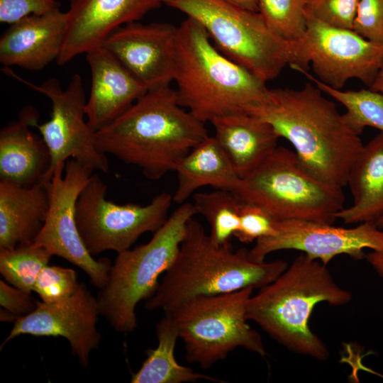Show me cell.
Listing matches in <instances>:
<instances>
[{"mask_svg":"<svg viewBox=\"0 0 383 383\" xmlns=\"http://www.w3.org/2000/svg\"><path fill=\"white\" fill-rule=\"evenodd\" d=\"M52 256L35 242L0 249L1 274L10 284L31 294L39 273L49 264Z\"/></svg>","mask_w":383,"mask_h":383,"instance_id":"cell-28","label":"cell"},{"mask_svg":"<svg viewBox=\"0 0 383 383\" xmlns=\"http://www.w3.org/2000/svg\"><path fill=\"white\" fill-rule=\"evenodd\" d=\"M2 71L47 96L52 104L50 118L35 124L47 145L51 165L45 179L50 180L55 168L74 159L101 172L109 171L106 155L96 144V132L88 123L86 115L87 99L81 76L74 74L65 89L56 78H50L40 85L30 82L9 68Z\"/></svg>","mask_w":383,"mask_h":383,"instance_id":"cell-11","label":"cell"},{"mask_svg":"<svg viewBox=\"0 0 383 383\" xmlns=\"http://www.w3.org/2000/svg\"><path fill=\"white\" fill-rule=\"evenodd\" d=\"M177 186L173 201L182 204L197 189L210 186L234 192L241 178L214 136L208 135L176 164Z\"/></svg>","mask_w":383,"mask_h":383,"instance_id":"cell-23","label":"cell"},{"mask_svg":"<svg viewBox=\"0 0 383 383\" xmlns=\"http://www.w3.org/2000/svg\"><path fill=\"white\" fill-rule=\"evenodd\" d=\"M79 285L77 274L74 270L48 265L39 273L33 292L43 302L52 304L71 296Z\"/></svg>","mask_w":383,"mask_h":383,"instance_id":"cell-30","label":"cell"},{"mask_svg":"<svg viewBox=\"0 0 383 383\" xmlns=\"http://www.w3.org/2000/svg\"><path fill=\"white\" fill-rule=\"evenodd\" d=\"M246 113L268 122L293 145L301 167L328 185H347L363 148L360 137L335 104L313 82L299 89H268L265 98Z\"/></svg>","mask_w":383,"mask_h":383,"instance_id":"cell-1","label":"cell"},{"mask_svg":"<svg viewBox=\"0 0 383 383\" xmlns=\"http://www.w3.org/2000/svg\"><path fill=\"white\" fill-rule=\"evenodd\" d=\"M376 225L377 226L378 228H379L380 229L383 228V216L379 218L376 222H375Z\"/></svg>","mask_w":383,"mask_h":383,"instance_id":"cell-39","label":"cell"},{"mask_svg":"<svg viewBox=\"0 0 383 383\" xmlns=\"http://www.w3.org/2000/svg\"><path fill=\"white\" fill-rule=\"evenodd\" d=\"M249 250H234L230 242L217 245L204 226L192 218L176 259L149 299L145 308L170 314L186 301L200 296L262 288L287 267L281 260L257 262Z\"/></svg>","mask_w":383,"mask_h":383,"instance_id":"cell-3","label":"cell"},{"mask_svg":"<svg viewBox=\"0 0 383 383\" xmlns=\"http://www.w3.org/2000/svg\"><path fill=\"white\" fill-rule=\"evenodd\" d=\"M305 76L323 93L342 104L346 109L344 117L351 128L360 135L366 126L383 133V96L370 89L343 91L331 87L313 77L307 70L291 67Z\"/></svg>","mask_w":383,"mask_h":383,"instance_id":"cell-26","label":"cell"},{"mask_svg":"<svg viewBox=\"0 0 383 383\" xmlns=\"http://www.w3.org/2000/svg\"><path fill=\"white\" fill-rule=\"evenodd\" d=\"M177 27L168 23L123 25L103 43L148 90L174 80Z\"/></svg>","mask_w":383,"mask_h":383,"instance_id":"cell-16","label":"cell"},{"mask_svg":"<svg viewBox=\"0 0 383 383\" xmlns=\"http://www.w3.org/2000/svg\"><path fill=\"white\" fill-rule=\"evenodd\" d=\"M305 0H258V12L282 39L292 42L306 30Z\"/></svg>","mask_w":383,"mask_h":383,"instance_id":"cell-29","label":"cell"},{"mask_svg":"<svg viewBox=\"0 0 383 383\" xmlns=\"http://www.w3.org/2000/svg\"><path fill=\"white\" fill-rule=\"evenodd\" d=\"M196 213L201 214L210 226V238L217 245L230 242L240 226V201L233 192L216 189L193 196Z\"/></svg>","mask_w":383,"mask_h":383,"instance_id":"cell-27","label":"cell"},{"mask_svg":"<svg viewBox=\"0 0 383 383\" xmlns=\"http://www.w3.org/2000/svg\"><path fill=\"white\" fill-rule=\"evenodd\" d=\"M48 181L24 186L0 179V249L35 241L49 209Z\"/></svg>","mask_w":383,"mask_h":383,"instance_id":"cell-21","label":"cell"},{"mask_svg":"<svg viewBox=\"0 0 383 383\" xmlns=\"http://www.w3.org/2000/svg\"><path fill=\"white\" fill-rule=\"evenodd\" d=\"M107 186L92 174L80 192L75 218L80 237L92 255L127 250L145 233L155 232L165 222L172 195L162 192L145 206L118 204L106 199Z\"/></svg>","mask_w":383,"mask_h":383,"instance_id":"cell-10","label":"cell"},{"mask_svg":"<svg viewBox=\"0 0 383 383\" xmlns=\"http://www.w3.org/2000/svg\"><path fill=\"white\" fill-rule=\"evenodd\" d=\"M370 89L383 96V67L378 72L374 82L370 87Z\"/></svg>","mask_w":383,"mask_h":383,"instance_id":"cell-38","label":"cell"},{"mask_svg":"<svg viewBox=\"0 0 383 383\" xmlns=\"http://www.w3.org/2000/svg\"><path fill=\"white\" fill-rule=\"evenodd\" d=\"M240 8L258 12V0H226Z\"/></svg>","mask_w":383,"mask_h":383,"instance_id":"cell-37","label":"cell"},{"mask_svg":"<svg viewBox=\"0 0 383 383\" xmlns=\"http://www.w3.org/2000/svg\"><path fill=\"white\" fill-rule=\"evenodd\" d=\"M173 81L179 105L204 123L246 113L268 90L265 81L221 53L189 17L177 27Z\"/></svg>","mask_w":383,"mask_h":383,"instance_id":"cell-4","label":"cell"},{"mask_svg":"<svg viewBox=\"0 0 383 383\" xmlns=\"http://www.w3.org/2000/svg\"><path fill=\"white\" fill-rule=\"evenodd\" d=\"M240 226L235 237L244 243L276 235L275 219L262 208L241 202L239 209Z\"/></svg>","mask_w":383,"mask_h":383,"instance_id":"cell-32","label":"cell"},{"mask_svg":"<svg viewBox=\"0 0 383 383\" xmlns=\"http://www.w3.org/2000/svg\"><path fill=\"white\" fill-rule=\"evenodd\" d=\"M67 23V13L59 9L11 24L0 38V62L4 67L42 70L60 55Z\"/></svg>","mask_w":383,"mask_h":383,"instance_id":"cell-19","label":"cell"},{"mask_svg":"<svg viewBox=\"0 0 383 383\" xmlns=\"http://www.w3.org/2000/svg\"><path fill=\"white\" fill-rule=\"evenodd\" d=\"M100 315L97 297L83 283L67 299L52 304L36 301L35 309L13 323L1 347L17 336H61L70 343L72 353L83 367L89 363L90 354L97 349L101 334L97 330Z\"/></svg>","mask_w":383,"mask_h":383,"instance_id":"cell-15","label":"cell"},{"mask_svg":"<svg viewBox=\"0 0 383 383\" xmlns=\"http://www.w3.org/2000/svg\"><path fill=\"white\" fill-rule=\"evenodd\" d=\"M196 214L193 204H179L147 243L117 253L107 284L97 295L100 315L120 333L137 328L135 309L154 294L159 277L176 259L188 221Z\"/></svg>","mask_w":383,"mask_h":383,"instance_id":"cell-6","label":"cell"},{"mask_svg":"<svg viewBox=\"0 0 383 383\" xmlns=\"http://www.w3.org/2000/svg\"><path fill=\"white\" fill-rule=\"evenodd\" d=\"M351 297L335 282L326 265L302 253L250 297L246 316L290 350L323 360L329 353L309 328L311 314L320 302L341 306Z\"/></svg>","mask_w":383,"mask_h":383,"instance_id":"cell-5","label":"cell"},{"mask_svg":"<svg viewBox=\"0 0 383 383\" xmlns=\"http://www.w3.org/2000/svg\"><path fill=\"white\" fill-rule=\"evenodd\" d=\"M353 30L367 40L383 44V0H360Z\"/></svg>","mask_w":383,"mask_h":383,"instance_id":"cell-33","label":"cell"},{"mask_svg":"<svg viewBox=\"0 0 383 383\" xmlns=\"http://www.w3.org/2000/svg\"><path fill=\"white\" fill-rule=\"evenodd\" d=\"M93 170L74 159L57 166L48 181L50 205L47 217L35 243L51 255L60 257L82 270L96 287L108 283L111 268L109 259L95 260L79 233L76 204L93 174Z\"/></svg>","mask_w":383,"mask_h":383,"instance_id":"cell-13","label":"cell"},{"mask_svg":"<svg viewBox=\"0 0 383 383\" xmlns=\"http://www.w3.org/2000/svg\"><path fill=\"white\" fill-rule=\"evenodd\" d=\"M158 344L147 353L140 368L132 374V383H182L204 379L213 382L226 381L213 376L195 372L192 368L179 365L174 357L179 337L177 328L170 315L165 314L156 326Z\"/></svg>","mask_w":383,"mask_h":383,"instance_id":"cell-25","label":"cell"},{"mask_svg":"<svg viewBox=\"0 0 383 383\" xmlns=\"http://www.w3.org/2000/svg\"><path fill=\"white\" fill-rule=\"evenodd\" d=\"M86 60L91 76L86 115L96 132L123 114L148 89L104 46L87 52Z\"/></svg>","mask_w":383,"mask_h":383,"instance_id":"cell-18","label":"cell"},{"mask_svg":"<svg viewBox=\"0 0 383 383\" xmlns=\"http://www.w3.org/2000/svg\"><path fill=\"white\" fill-rule=\"evenodd\" d=\"M61 4L57 0H0V22L13 24L31 15L59 10Z\"/></svg>","mask_w":383,"mask_h":383,"instance_id":"cell-35","label":"cell"},{"mask_svg":"<svg viewBox=\"0 0 383 383\" xmlns=\"http://www.w3.org/2000/svg\"><path fill=\"white\" fill-rule=\"evenodd\" d=\"M38 111L25 106L18 120L0 131V179L30 186L45 179L51 157L42 137L31 131L38 123Z\"/></svg>","mask_w":383,"mask_h":383,"instance_id":"cell-20","label":"cell"},{"mask_svg":"<svg viewBox=\"0 0 383 383\" xmlns=\"http://www.w3.org/2000/svg\"><path fill=\"white\" fill-rule=\"evenodd\" d=\"M369 264L383 278V250L372 251L365 257Z\"/></svg>","mask_w":383,"mask_h":383,"instance_id":"cell-36","label":"cell"},{"mask_svg":"<svg viewBox=\"0 0 383 383\" xmlns=\"http://www.w3.org/2000/svg\"><path fill=\"white\" fill-rule=\"evenodd\" d=\"M209 135L205 123L177 101L170 86L148 90L123 114L96 132L99 149L139 167L150 180L174 171L177 162Z\"/></svg>","mask_w":383,"mask_h":383,"instance_id":"cell-2","label":"cell"},{"mask_svg":"<svg viewBox=\"0 0 383 383\" xmlns=\"http://www.w3.org/2000/svg\"><path fill=\"white\" fill-rule=\"evenodd\" d=\"M291 45L290 67L307 70L311 64L318 79L338 89L351 79L370 87L383 67V44L313 19H307L305 32Z\"/></svg>","mask_w":383,"mask_h":383,"instance_id":"cell-12","label":"cell"},{"mask_svg":"<svg viewBox=\"0 0 383 383\" xmlns=\"http://www.w3.org/2000/svg\"><path fill=\"white\" fill-rule=\"evenodd\" d=\"M162 4L160 0H70L67 30L57 64L62 66L102 46L116 29L139 21Z\"/></svg>","mask_w":383,"mask_h":383,"instance_id":"cell-17","label":"cell"},{"mask_svg":"<svg viewBox=\"0 0 383 383\" xmlns=\"http://www.w3.org/2000/svg\"><path fill=\"white\" fill-rule=\"evenodd\" d=\"M214 137L242 179L260 165L277 148L280 138L263 119L245 112L214 118Z\"/></svg>","mask_w":383,"mask_h":383,"instance_id":"cell-22","label":"cell"},{"mask_svg":"<svg viewBox=\"0 0 383 383\" xmlns=\"http://www.w3.org/2000/svg\"><path fill=\"white\" fill-rule=\"evenodd\" d=\"M199 22L225 56L267 82L292 62L291 42L277 35L259 12L226 0H160Z\"/></svg>","mask_w":383,"mask_h":383,"instance_id":"cell-8","label":"cell"},{"mask_svg":"<svg viewBox=\"0 0 383 383\" xmlns=\"http://www.w3.org/2000/svg\"><path fill=\"white\" fill-rule=\"evenodd\" d=\"M253 289L196 296L168 314L184 343L188 362L208 369L238 347L265 357L260 335L247 322Z\"/></svg>","mask_w":383,"mask_h":383,"instance_id":"cell-9","label":"cell"},{"mask_svg":"<svg viewBox=\"0 0 383 383\" xmlns=\"http://www.w3.org/2000/svg\"><path fill=\"white\" fill-rule=\"evenodd\" d=\"M353 204L336 214L345 224L376 222L383 216V133L363 145L348 177Z\"/></svg>","mask_w":383,"mask_h":383,"instance_id":"cell-24","label":"cell"},{"mask_svg":"<svg viewBox=\"0 0 383 383\" xmlns=\"http://www.w3.org/2000/svg\"><path fill=\"white\" fill-rule=\"evenodd\" d=\"M274 226L276 235L257 240L249 250L252 261L264 262L275 251L296 250L327 265L339 255L359 260L365 258V249L383 250V231L372 221L344 228L311 220L285 219L276 220Z\"/></svg>","mask_w":383,"mask_h":383,"instance_id":"cell-14","label":"cell"},{"mask_svg":"<svg viewBox=\"0 0 383 383\" xmlns=\"http://www.w3.org/2000/svg\"><path fill=\"white\" fill-rule=\"evenodd\" d=\"M360 0H305L306 19L329 26L353 29Z\"/></svg>","mask_w":383,"mask_h":383,"instance_id":"cell-31","label":"cell"},{"mask_svg":"<svg viewBox=\"0 0 383 383\" xmlns=\"http://www.w3.org/2000/svg\"><path fill=\"white\" fill-rule=\"evenodd\" d=\"M342 189L315 179L301 167L294 151L277 146L241 179L233 193L240 201L262 208L275 220L333 224L337 213L345 208Z\"/></svg>","mask_w":383,"mask_h":383,"instance_id":"cell-7","label":"cell"},{"mask_svg":"<svg viewBox=\"0 0 383 383\" xmlns=\"http://www.w3.org/2000/svg\"><path fill=\"white\" fill-rule=\"evenodd\" d=\"M0 319L1 321L15 322L31 313L36 307V301L21 289L0 280Z\"/></svg>","mask_w":383,"mask_h":383,"instance_id":"cell-34","label":"cell"}]
</instances>
